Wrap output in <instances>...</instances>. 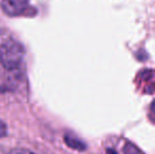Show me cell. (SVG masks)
<instances>
[{"label": "cell", "mask_w": 155, "mask_h": 154, "mask_svg": "<svg viewBox=\"0 0 155 154\" xmlns=\"http://www.w3.org/2000/svg\"><path fill=\"white\" fill-rule=\"evenodd\" d=\"M8 154H35L32 151L28 150V149H22V148H16V149H13L11 150Z\"/></svg>", "instance_id": "obj_5"}, {"label": "cell", "mask_w": 155, "mask_h": 154, "mask_svg": "<svg viewBox=\"0 0 155 154\" xmlns=\"http://www.w3.org/2000/svg\"><path fill=\"white\" fill-rule=\"evenodd\" d=\"M8 133V129H6V125L2 120H0V137H4Z\"/></svg>", "instance_id": "obj_6"}, {"label": "cell", "mask_w": 155, "mask_h": 154, "mask_svg": "<svg viewBox=\"0 0 155 154\" xmlns=\"http://www.w3.org/2000/svg\"><path fill=\"white\" fill-rule=\"evenodd\" d=\"M150 114H151V118L155 119V100L150 106Z\"/></svg>", "instance_id": "obj_7"}, {"label": "cell", "mask_w": 155, "mask_h": 154, "mask_svg": "<svg viewBox=\"0 0 155 154\" xmlns=\"http://www.w3.org/2000/svg\"><path fill=\"white\" fill-rule=\"evenodd\" d=\"M64 143L67 144L68 147L74 149V150L77 151H84L86 150L87 146L84 142H81L80 139H78L77 137L73 135H70V134H65L64 135Z\"/></svg>", "instance_id": "obj_4"}, {"label": "cell", "mask_w": 155, "mask_h": 154, "mask_svg": "<svg viewBox=\"0 0 155 154\" xmlns=\"http://www.w3.org/2000/svg\"><path fill=\"white\" fill-rule=\"evenodd\" d=\"M1 8L8 16L17 17L27 15L30 4L29 0H2Z\"/></svg>", "instance_id": "obj_2"}, {"label": "cell", "mask_w": 155, "mask_h": 154, "mask_svg": "<svg viewBox=\"0 0 155 154\" xmlns=\"http://www.w3.org/2000/svg\"><path fill=\"white\" fill-rule=\"evenodd\" d=\"M106 154H118L115 150H113V149H107V152Z\"/></svg>", "instance_id": "obj_8"}, {"label": "cell", "mask_w": 155, "mask_h": 154, "mask_svg": "<svg viewBox=\"0 0 155 154\" xmlns=\"http://www.w3.org/2000/svg\"><path fill=\"white\" fill-rule=\"evenodd\" d=\"M25 48L5 30H0V62L8 70H16L22 64Z\"/></svg>", "instance_id": "obj_1"}, {"label": "cell", "mask_w": 155, "mask_h": 154, "mask_svg": "<svg viewBox=\"0 0 155 154\" xmlns=\"http://www.w3.org/2000/svg\"><path fill=\"white\" fill-rule=\"evenodd\" d=\"M138 79L140 80V82L143 84H145V91L147 92H154L155 88H154V84L153 80L155 79V72L152 70H143L141 71L138 74Z\"/></svg>", "instance_id": "obj_3"}]
</instances>
